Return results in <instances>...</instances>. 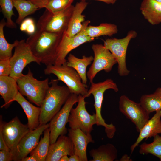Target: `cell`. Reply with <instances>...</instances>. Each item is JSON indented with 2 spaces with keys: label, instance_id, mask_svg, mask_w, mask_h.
<instances>
[{
  "label": "cell",
  "instance_id": "39",
  "mask_svg": "<svg viewBox=\"0 0 161 161\" xmlns=\"http://www.w3.org/2000/svg\"><path fill=\"white\" fill-rule=\"evenodd\" d=\"M69 161H80V160L79 157L74 154L70 156L69 157Z\"/></svg>",
  "mask_w": 161,
  "mask_h": 161
},
{
  "label": "cell",
  "instance_id": "12",
  "mask_svg": "<svg viewBox=\"0 0 161 161\" xmlns=\"http://www.w3.org/2000/svg\"><path fill=\"white\" fill-rule=\"evenodd\" d=\"M94 53L93 62L87 72V77L90 83L96 74L102 70L106 72H110L113 66L117 63L116 60L111 52L103 45L94 44L92 46Z\"/></svg>",
  "mask_w": 161,
  "mask_h": 161
},
{
  "label": "cell",
  "instance_id": "43",
  "mask_svg": "<svg viewBox=\"0 0 161 161\" xmlns=\"http://www.w3.org/2000/svg\"><path fill=\"white\" fill-rule=\"evenodd\" d=\"M155 0V1H156L158 3H161V0Z\"/></svg>",
  "mask_w": 161,
  "mask_h": 161
},
{
  "label": "cell",
  "instance_id": "11",
  "mask_svg": "<svg viewBox=\"0 0 161 161\" xmlns=\"http://www.w3.org/2000/svg\"><path fill=\"white\" fill-rule=\"evenodd\" d=\"M78 101V95L71 94L61 109L50 121V144L55 142L60 136L65 135L67 133L66 126L68 122L71 110Z\"/></svg>",
  "mask_w": 161,
  "mask_h": 161
},
{
  "label": "cell",
  "instance_id": "7",
  "mask_svg": "<svg viewBox=\"0 0 161 161\" xmlns=\"http://www.w3.org/2000/svg\"><path fill=\"white\" fill-rule=\"evenodd\" d=\"M137 35L135 31L131 30L123 38H109L104 41L103 46L111 52L117 61L118 72L120 76H127L130 72L126 66V51L130 40L135 38Z\"/></svg>",
  "mask_w": 161,
  "mask_h": 161
},
{
  "label": "cell",
  "instance_id": "5",
  "mask_svg": "<svg viewBox=\"0 0 161 161\" xmlns=\"http://www.w3.org/2000/svg\"><path fill=\"white\" fill-rule=\"evenodd\" d=\"M66 63L60 65L46 66L44 73L45 75L53 74L55 75L58 81H61L66 84L71 94L80 95L85 97L88 90L87 85L83 83L77 72L68 66Z\"/></svg>",
  "mask_w": 161,
  "mask_h": 161
},
{
  "label": "cell",
  "instance_id": "10",
  "mask_svg": "<svg viewBox=\"0 0 161 161\" xmlns=\"http://www.w3.org/2000/svg\"><path fill=\"white\" fill-rule=\"evenodd\" d=\"M10 60L11 67L10 76L16 80L23 74L22 72L28 64L32 62L39 65L41 63L33 54L28 45L24 39L18 41Z\"/></svg>",
  "mask_w": 161,
  "mask_h": 161
},
{
  "label": "cell",
  "instance_id": "33",
  "mask_svg": "<svg viewBox=\"0 0 161 161\" xmlns=\"http://www.w3.org/2000/svg\"><path fill=\"white\" fill-rule=\"evenodd\" d=\"M20 29L30 35L34 34L36 30L34 21L31 18L24 19L20 24Z\"/></svg>",
  "mask_w": 161,
  "mask_h": 161
},
{
  "label": "cell",
  "instance_id": "23",
  "mask_svg": "<svg viewBox=\"0 0 161 161\" xmlns=\"http://www.w3.org/2000/svg\"><path fill=\"white\" fill-rule=\"evenodd\" d=\"M92 56H83L82 58H77L73 55L70 54L67 58V65L74 69L80 75L83 83L87 85V81L86 70L87 66L93 61Z\"/></svg>",
  "mask_w": 161,
  "mask_h": 161
},
{
  "label": "cell",
  "instance_id": "32",
  "mask_svg": "<svg viewBox=\"0 0 161 161\" xmlns=\"http://www.w3.org/2000/svg\"><path fill=\"white\" fill-rule=\"evenodd\" d=\"M74 0H51L45 8L52 13H55L65 10L72 5Z\"/></svg>",
  "mask_w": 161,
  "mask_h": 161
},
{
  "label": "cell",
  "instance_id": "25",
  "mask_svg": "<svg viewBox=\"0 0 161 161\" xmlns=\"http://www.w3.org/2000/svg\"><path fill=\"white\" fill-rule=\"evenodd\" d=\"M140 103L149 114L161 110V87L157 88L152 94L142 95Z\"/></svg>",
  "mask_w": 161,
  "mask_h": 161
},
{
  "label": "cell",
  "instance_id": "9",
  "mask_svg": "<svg viewBox=\"0 0 161 161\" xmlns=\"http://www.w3.org/2000/svg\"><path fill=\"white\" fill-rule=\"evenodd\" d=\"M90 23L89 20L84 21L81 30L73 37H68L65 33L63 34L57 49L54 65L65 64L67 61L66 57L72 50L83 44L94 40L95 38L89 37L86 33V28Z\"/></svg>",
  "mask_w": 161,
  "mask_h": 161
},
{
  "label": "cell",
  "instance_id": "27",
  "mask_svg": "<svg viewBox=\"0 0 161 161\" xmlns=\"http://www.w3.org/2000/svg\"><path fill=\"white\" fill-rule=\"evenodd\" d=\"M14 7L18 13L16 23L20 24L27 16L32 14L39 9L29 0H13Z\"/></svg>",
  "mask_w": 161,
  "mask_h": 161
},
{
  "label": "cell",
  "instance_id": "3",
  "mask_svg": "<svg viewBox=\"0 0 161 161\" xmlns=\"http://www.w3.org/2000/svg\"><path fill=\"white\" fill-rule=\"evenodd\" d=\"M19 92L32 103L40 107L49 87V79L39 80L35 78L30 68L26 74L17 80Z\"/></svg>",
  "mask_w": 161,
  "mask_h": 161
},
{
  "label": "cell",
  "instance_id": "18",
  "mask_svg": "<svg viewBox=\"0 0 161 161\" xmlns=\"http://www.w3.org/2000/svg\"><path fill=\"white\" fill-rule=\"evenodd\" d=\"M161 110L157 111L154 115L149 119L140 131L135 142L131 146V153L144 139H147L161 134Z\"/></svg>",
  "mask_w": 161,
  "mask_h": 161
},
{
  "label": "cell",
  "instance_id": "40",
  "mask_svg": "<svg viewBox=\"0 0 161 161\" xmlns=\"http://www.w3.org/2000/svg\"><path fill=\"white\" fill-rule=\"evenodd\" d=\"M80 1H86L88 0H80ZM103 2L107 4H114L117 0H93Z\"/></svg>",
  "mask_w": 161,
  "mask_h": 161
},
{
  "label": "cell",
  "instance_id": "38",
  "mask_svg": "<svg viewBox=\"0 0 161 161\" xmlns=\"http://www.w3.org/2000/svg\"><path fill=\"white\" fill-rule=\"evenodd\" d=\"M21 161H38L37 158L34 156L30 155L22 159Z\"/></svg>",
  "mask_w": 161,
  "mask_h": 161
},
{
  "label": "cell",
  "instance_id": "24",
  "mask_svg": "<svg viewBox=\"0 0 161 161\" xmlns=\"http://www.w3.org/2000/svg\"><path fill=\"white\" fill-rule=\"evenodd\" d=\"M89 153L93 158L90 161H113L117 156V148L110 143L101 145L97 149H93Z\"/></svg>",
  "mask_w": 161,
  "mask_h": 161
},
{
  "label": "cell",
  "instance_id": "31",
  "mask_svg": "<svg viewBox=\"0 0 161 161\" xmlns=\"http://www.w3.org/2000/svg\"><path fill=\"white\" fill-rule=\"evenodd\" d=\"M0 5L1 12L6 19V26L8 28H16V24L12 19V16L14 15L13 0H0Z\"/></svg>",
  "mask_w": 161,
  "mask_h": 161
},
{
  "label": "cell",
  "instance_id": "4",
  "mask_svg": "<svg viewBox=\"0 0 161 161\" xmlns=\"http://www.w3.org/2000/svg\"><path fill=\"white\" fill-rule=\"evenodd\" d=\"M90 83V89L85 97L86 98L89 97L91 94L93 95L97 120L96 125L104 127L107 137L109 139L112 138L116 131V127L112 123L107 124L105 123L101 115V107L105 91L111 89L117 92L119 90L118 88L117 84L111 79H108L103 82L98 83H94L92 81Z\"/></svg>",
  "mask_w": 161,
  "mask_h": 161
},
{
  "label": "cell",
  "instance_id": "14",
  "mask_svg": "<svg viewBox=\"0 0 161 161\" xmlns=\"http://www.w3.org/2000/svg\"><path fill=\"white\" fill-rule=\"evenodd\" d=\"M49 123L39 125L35 129L30 130L20 140L16 148L10 151L13 160L21 161L36 147L41 136L44 130L49 127Z\"/></svg>",
  "mask_w": 161,
  "mask_h": 161
},
{
  "label": "cell",
  "instance_id": "20",
  "mask_svg": "<svg viewBox=\"0 0 161 161\" xmlns=\"http://www.w3.org/2000/svg\"><path fill=\"white\" fill-rule=\"evenodd\" d=\"M18 92L16 79L10 76H0V94L4 101L1 108L8 107L14 101Z\"/></svg>",
  "mask_w": 161,
  "mask_h": 161
},
{
  "label": "cell",
  "instance_id": "37",
  "mask_svg": "<svg viewBox=\"0 0 161 161\" xmlns=\"http://www.w3.org/2000/svg\"><path fill=\"white\" fill-rule=\"evenodd\" d=\"M39 9L45 8L48 2L51 0H29Z\"/></svg>",
  "mask_w": 161,
  "mask_h": 161
},
{
  "label": "cell",
  "instance_id": "36",
  "mask_svg": "<svg viewBox=\"0 0 161 161\" xmlns=\"http://www.w3.org/2000/svg\"><path fill=\"white\" fill-rule=\"evenodd\" d=\"M0 150H4L10 151L5 143L3 137L2 131V116L1 115H0Z\"/></svg>",
  "mask_w": 161,
  "mask_h": 161
},
{
  "label": "cell",
  "instance_id": "41",
  "mask_svg": "<svg viewBox=\"0 0 161 161\" xmlns=\"http://www.w3.org/2000/svg\"><path fill=\"white\" fill-rule=\"evenodd\" d=\"M132 160L127 154L123 155L120 159V161H132Z\"/></svg>",
  "mask_w": 161,
  "mask_h": 161
},
{
  "label": "cell",
  "instance_id": "6",
  "mask_svg": "<svg viewBox=\"0 0 161 161\" xmlns=\"http://www.w3.org/2000/svg\"><path fill=\"white\" fill-rule=\"evenodd\" d=\"M74 7L72 5L65 10L55 13L46 9L38 21L37 29L52 33H65Z\"/></svg>",
  "mask_w": 161,
  "mask_h": 161
},
{
  "label": "cell",
  "instance_id": "34",
  "mask_svg": "<svg viewBox=\"0 0 161 161\" xmlns=\"http://www.w3.org/2000/svg\"><path fill=\"white\" fill-rule=\"evenodd\" d=\"M10 59L0 60V76L10 75L11 67Z\"/></svg>",
  "mask_w": 161,
  "mask_h": 161
},
{
  "label": "cell",
  "instance_id": "8",
  "mask_svg": "<svg viewBox=\"0 0 161 161\" xmlns=\"http://www.w3.org/2000/svg\"><path fill=\"white\" fill-rule=\"evenodd\" d=\"M85 98L81 95H78V105L75 108L71 109L68 123L70 129H79L85 133L90 134L93 129V126L96 124L97 120L95 114L91 115L87 111Z\"/></svg>",
  "mask_w": 161,
  "mask_h": 161
},
{
  "label": "cell",
  "instance_id": "17",
  "mask_svg": "<svg viewBox=\"0 0 161 161\" xmlns=\"http://www.w3.org/2000/svg\"><path fill=\"white\" fill-rule=\"evenodd\" d=\"M68 131V137L73 145L74 154L79 157L80 161H88L86 154L88 144L94 143L91 134H86L79 129L70 128Z\"/></svg>",
  "mask_w": 161,
  "mask_h": 161
},
{
  "label": "cell",
  "instance_id": "30",
  "mask_svg": "<svg viewBox=\"0 0 161 161\" xmlns=\"http://www.w3.org/2000/svg\"><path fill=\"white\" fill-rule=\"evenodd\" d=\"M140 154H150L158 157L161 161V136L157 134L154 137L153 141L148 143L144 142L140 146Z\"/></svg>",
  "mask_w": 161,
  "mask_h": 161
},
{
  "label": "cell",
  "instance_id": "1",
  "mask_svg": "<svg viewBox=\"0 0 161 161\" xmlns=\"http://www.w3.org/2000/svg\"><path fill=\"white\" fill-rule=\"evenodd\" d=\"M63 34L37 29L26 42L34 55L46 66L54 65L57 49Z\"/></svg>",
  "mask_w": 161,
  "mask_h": 161
},
{
  "label": "cell",
  "instance_id": "2",
  "mask_svg": "<svg viewBox=\"0 0 161 161\" xmlns=\"http://www.w3.org/2000/svg\"><path fill=\"white\" fill-rule=\"evenodd\" d=\"M58 80H52L41 108L40 125L45 124L50 121L59 111L71 94L66 86L58 84Z\"/></svg>",
  "mask_w": 161,
  "mask_h": 161
},
{
  "label": "cell",
  "instance_id": "35",
  "mask_svg": "<svg viewBox=\"0 0 161 161\" xmlns=\"http://www.w3.org/2000/svg\"><path fill=\"white\" fill-rule=\"evenodd\" d=\"M12 160H13V155L10 151L4 150H0V161Z\"/></svg>",
  "mask_w": 161,
  "mask_h": 161
},
{
  "label": "cell",
  "instance_id": "19",
  "mask_svg": "<svg viewBox=\"0 0 161 161\" xmlns=\"http://www.w3.org/2000/svg\"><path fill=\"white\" fill-rule=\"evenodd\" d=\"M88 3L85 1H80L74 6L67 30L65 33L68 37L74 36L81 30L85 16L82 14Z\"/></svg>",
  "mask_w": 161,
  "mask_h": 161
},
{
  "label": "cell",
  "instance_id": "29",
  "mask_svg": "<svg viewBox=\"0 0 161 161\" xmlns=\"http://www.w3.org/2000/svg\"><path fill=\"white\" fill-rule=\"evenodd\" d=\"M6 21L2 19L0 22V60L10 59L12 56V51L18 44V41L16 40L13 43H9L5 38L4 29Z\"/></svg>",
  "mask_w": 161,
  "mask_h": 161
},
{
  "label": "cell",
  "instance_id": "21",
  "mask_svg": "<svg viewBox=\"0 0 161 161\" xmlns=\"http://www.w3.org/2000/svg\"><path fill=\"white\" fill-rule=\"evenodd\" d=\"M23 109L27 119V126L30 130L36 129L40 125L39 119L41 108L37 107L28 101L19 92L14 100Z\"/></svg>",
  "mask_w": 161,
  "mask_h": 161
},
{
  "label": "cell",
  "instance_id": "16",
  "mask_svg": "<svg viewBox=\"0 0 161 161\" xmlns=\"http://www.w3.org/2000/svg\"><path fill=\"white\" fill-rule=\"evenodd\" d=\"M74 154L73 145L69 137L61 135L55 142L50 145L45 161H59L62 156Z\"/></svg>",
  "mask_w": 161,
  "mask_h": 161
},
{
  "label": "cell",
  "instance_id": "26",
  "mask_svg": "<svg viewBox=\"0 0 161 161\" xmlns=\"http://www.w3.org/2000/svg\"><path fill=\"white\" fill-rule=\"evenodd\" d=\"M117 25L114 24L101 23L98 26H88L86 33L89 37L95 38L101 36H111L118 32Z\"/></svg>",
  "mask_w": 161,
  "mask_h": 161
},
{
  "label": "cell",
  "instance_id": "28",
  "mask_svg": "<svg viewBox=\"0 0 161 161\" xmlns=\"http://www.w3.org/2000/svg\"><path fill=\"white\" fill-rule=\"evenodd\" d=\"M44 136L35 148L30 153V155L35 157L38 161H45L48 154L50 143V130L49 127L44 132Z\"/></svg>",
  "mask_w": 161,
  "mask_h": 161
},
{
  "label": "cell",
  "instance_id": "13",
  "mask_svg": "<svg viewBox=\"0 0 161 161\" xmlns=\"http://www.w3.org/2000/svg\"><path fill=\"white\" fill-rule=\"evenodd\" d=\"M120 111L135 125L139 132L149 119V114L141 105L130 100L126 96L121 95L119 100Z\"/></svg>",
  "mask_w": 161,
  "mask_h": 161
},
{
  "label": "cell",
  "instance_id": "15",
  "mask_svg": "<svg viewBox=\"0 0 161 161\" xmlns=\"http://www.w3.org/2000/svg\"><path fill=\"white\" fill-rule=\"evenodd\" d=\"M30 130L27 124H23L17 117L8 122L2 121V131L5 143L10 151L16 147Z\"/></svg>",
  "mask_w": 161,
  "mask_h": 161
},
{
  "label": "cell",
  "instance_id": "42",
  "mask_svg": "<svg viewBox=\"0 0 161 161\" xmlns=\"http://www.w3.org/2000/svg\"><path fill=\"white\" fill-rule=\"evenodd\" d=\"M59 161H69V157L67 155H64L60 159Z\"/></svg>",
  "mask_w": 161,
  "mask_h": 161
},
{
  "label": "cell",
  "instance_id": "22",
  "mask_svg": "<svg viewBox=\"0 0 161 161\" xmlns=\"http://www.w3.org/2000/svg\"><path fill=\"white\" fill-rule=\"evenodd\" d=\"M140 9L145 19L152 25L161 23V3L154 0H143Z\"/></svg>",
  "mask_w": 161,
  "mask_h": 161
}]
</instances>
